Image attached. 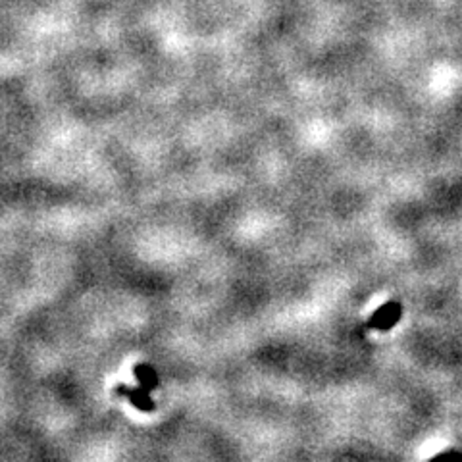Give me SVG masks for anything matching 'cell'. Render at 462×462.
I'll return each mask as SVG.
<instances>
[{
  "instance_id": "1",
  "label": "cell",
  "mask_w": 462,
  "mask_h": 462,
  "mask_svg": "<svg viewBox=\"0 0 462 462\" xmlns=\"http://www.w3.org/2000/svg\"><path fill=\"white\" fill-rule=\"evenodd\" d=\"M399 316H401V306L391 303V305L384 306L382 310H377V312H375L374 318H372V322H370V326H372V328L385 330V328H391L393 323L397 322V318H399Z\"/></svg>"
}]
</instances>
